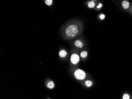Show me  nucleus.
I'll list each match as a JSON object with an SVG mask.
<instances>
[{
    "label": "nucleus",
    "instance_id": "1",
    "mask_svg": "<svg viewBox=\"0 0 132 99\" xmlns=\"http://www.w3.org/2000/svg\"><path fill=\"white\" fill-rule=\"evenodd\" d=\"M84 24L82 21L72 19L67 21L61 28L62 37L67 40H72L79 37L82 34Z\"/></svg>",
    "mask_w": 132,
    "mask_h": 99
},
{
    "label": "nucleus",
    "instance_id": "2",
    "mask_svg": "<svg viewBox=\"0 0 132 99\" xmlns=\"http://www.w3.org/2000/svg\"><path fill=\"white\" fill-rule=\"evenodd\" d=\"M70 70L74 78L79 81L82 82L86 79H90L91 77L88 73L79 68L71 67Z\"/></svg>",
    "mask_w": 132,
    "mask_h": 99
},
{
    "label": "nucleus",
    "instance_id": "3",
    "mask_svg": "<svg viewBox=\"0 0 132 99\" xmlns=\"http://www.w3.org/2000/svg\"><path fill=\"white\" fill-rule=\"evenodd\" d=\"M78 49L73 47L71 50L70 57V66H78L80 60L79 51Z\"/></svg>",
    "mask_w": 132,
    "mask_h": 99
},
{
    "label": "nucleus",
    "instance_id": "4",
    "mask_svg": "<svg viewBox=\"0 0 132 99\" xmlns=\"http://www.w3.org/2000/svg\"><path fill=\"white\" fill-rule=\"evenodd\" d=\"M72 45L73 47L78 49L79 50H82L85 46V41L82 37H80L72 42Z\"/></svg>",
    "mask_w": 132,
    "mask_h": 99
},
{
    "label": "nucleus",
    "instance_id": "5",
    "mask_svg": "<svg viewBox=\"0 0 132 99\" xmlns=\"http://www.w3.org/2000/svg\"><path fill=\"white\" fill-rule=\"evenodd\" d=\"M100 1H94L87 0L84 2V6L87 8L94 9Z\"/></svg>",
    "mask_w": 132,
    "mask_h": 99
},
{
    "label": "nucleus",
    "instance_id": "6",
    "mask_svg": "<svg viewBox=\"0 0 132 99\" xmlns=\"http://www.w3.org/2000/svg\"><path fill=\"white\" fill-rule=\"evenodd\" d=\"M83 86L87 88H90L92 87L94 85V82L92 80L87 79L82 81Z\"/></svg>",
    "mask_w": 132,
    "mask_h": 99
},
{
    "label": "nucleus",
    "instance_id": "7",
    "mask_svg": "<svg viewBox=\"0 0 132 99\" xmlns=\"http://www.w3.org/2000/svg\"><path fill=\"white\" fill-rule=\"evenodd\" d=\"M122 8L124 10H127L131 7V3L127 0H123L121 3Z\"/></svg>",
    "mask_w": 132,
    "mask_h": 99
},
{
    "label": "nucleus",
    "instance_id": "8",
    "mask_svg": "<svg viewBox=\"0 0 132 99\" xmlns=\"http://www.w3.org/2000/svg\"><path fill=\"white\" fill-rule=\"evenodd\" d=\"M79 55H80V59L82 60H85L88 55V53L87 50H80Z\"/></svg>",
    "mask_w": 132,
    "mask_h": 99
},
{
    "label": "nucleus",
    "instance_id": "9",
    "mask_svg": "<svg viewBox=\"0 0 132 99\" xmlns=\"http://www.w3.org/2000/svg\"><path fill=\"white\" fill-rule=\"evenodd\" d=\"M67 55H68V53L67 51L65 49H62L61 50L59 53V57L62 59L66 58L67 57Z\"/></svg>",
    "mask_w": 132,
    "mask_h": 99
},
{
    "label": "nucleus",
    "instance_id": "10",
    "mask_svg": "<svg viewBox=\"0 0 132 99\" xmlns=\"http://www.w3.org/2000/svg\"><path fill=\"white\" fill-rule=\"evenodd\" d=\"M103 6H104V4H103V2H102L100 0L99 2V3H98V4H97V6H96L94 10L95 11H100L103 9Z\"/></svg>",
    "mask_w": 132,
    "mask_h": 99
},
{
    "label": "nucleus",
    "instance_id": "11",
    "mask_svg": "<svg viewBox=\"0 0 132 99\" xmlns=\"http://www.w3.org/2000/svg\"><path fill=\"white\" fill-rule=\"evenodd\" d=\"M106 15L103 13H99L97 16V19L100 21H104L106 19Z\"/></svg>",
    "mask_w": 132,
    "mask_h": 99
},
{
    "label": "nucleus",
    "instance_id": "12",
    "mask_svg": "<svg viewBox=\"0 0 132 99\" xmlns=\"http://www.w3.org/2000/svg\"><path fill=\"white\" fill-rule=\"evenodd\" d=\"M44 3L48 6L52 7L54 4L53 0H43Z\"/></svg>",
    "mask_w": 132,
    "mask_h": 99
},
{
    "label": "nucleus",
    "instance_id": "13",
    "mask_svg": "<svg viewBox=\"0 0 132 99\" xmlns=\"http://www.w3.org/2000/svg\"><path fill=\"white\" fill-rule=\"evenodd\" d=\"M55 85L54 82L52 81H50L48 82L47 84V88L50 89H52L55 87Z\"/></svg>",
    "mask_w": 132,
    "mask_h": 99
},
{
    "label": "nucleus",
    "instance_id": "14",
    "mask_svg": "<svg viewBox=\"0 0 132 99\" xmlns=\"http://www.w3.org/2000/svg\"><path fill=\"white\" fill-rule=\"evenodd\" d=\"M122 99H130V96L129 94H127V93H125L122 96Z\"/></svg>",
    "mask_w": 132,
    "mask_h": 99
},
{
    "label": "nucleus",
    "instance_id": "15",
    "mask_svg": "<svg viewBox=\"0 0 132 99\" xmlns=\"http://www.w3.org/2000/svg\"><path fill=\"white\" fill-rule=\"evenodd\" d=\"M92 0V1H100L101 0Z\"/></svg>",
    "mask_w": 132,
    "mask_h": 99
},
{
    "label": "nucleus",
    "instance_id": "16",
    "mask_svg": "<svg viewBox=\"0 0 132 99\" xmlns=\"http://www.w3.org/2000/svg\"><path fill=\"white\" fill-rule=\"evenodd\" d=\"M131 13H132V7H131Z\"/></svg>",
    "mask_w": 132,
    "mask_h": 99
}]
</instances>
